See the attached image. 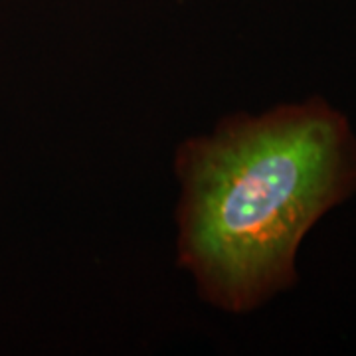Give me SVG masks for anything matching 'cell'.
I'll use <instances>...</instances> for the list:
<instances>
[{"instance_id": "cell-1", "label": "cell", "mask_w": 356, "mask_h": 356, "mask_svg": "<svg viewBox=\"0 0 356 356\" xmlns=\"http://www.w3.org/2000/svg\"><path fill=\"white\" fill-rule=\"evenodd\" d=\"M350 175L346 129L323 109H293L229 135L196 168V259L236 297L280 281L303 234L343 196Z\"/></svg>"}]
</instances>
